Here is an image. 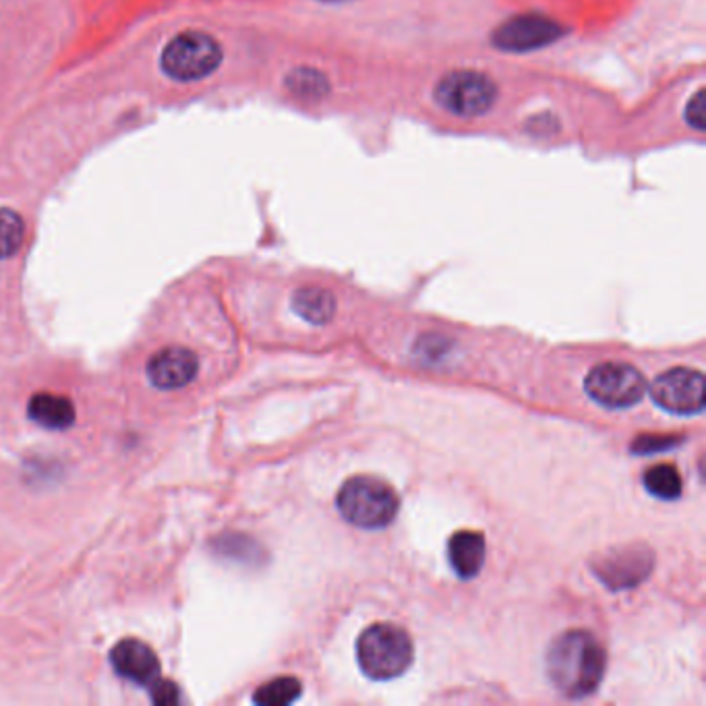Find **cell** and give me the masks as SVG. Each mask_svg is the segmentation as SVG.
Masks as SVG:
<instances>
[{"mask_svg": "<svg viewBox=\"0 0 706 706\" xmlns=\"http://www.w3.org/2000/svg\"><path fill=\"white\" fill-rule=\"evenodd\" d=\"M642 482L651 496L663 499V501H674L682 496V489H684L679 470L674 465L651 466L644 473Z\"/></svg>", "mask_w": 706, "mask_h": 706, "instance_id": "15", "label": "cell"}, {"mask_svg": "<svg viewBox=\"0 0 706 706\" xmlns=\"http://www.w3.org/2000/svg\"><path fill=\"white\" fill-rule=\"evenodd\" d=\"M114 672L139 686H152L160 677V661L142 641L125 638L111 651Z\"/></svg>", "mask_w": 706, "mask_h": 706, "instance_id": "10", "label": "cell"}, {"mask_svg": "<svg viewBox=\"0 0 706 706\" xmlns=\"http://www.w3.org/2000/svg\"><path fill=\"white\" fill-rule=\"evenodd\" d=\"M498 100V85L477 71H454L435 85V102L448 113L475 118Z\"/></svg>", "mask_w": 706, "mask_h": 706, "instance_id": "5", "label": "cell"}, {"mask_svg": "<svg viewBox=\"0 0 706 706\" xmlns=\"http://www.w3.org/2000/svg\"><path fill=\"white\" fill-rule=\"evenodd\" d=\"M415 658V644L406 630L394 624H373L356 641V661L375 682L401 677Z\"/></svg>", "mask_w": 706, "mask_h": 706, "instance_id": "3", "label": "cell"}, {"mask_svg": "<svg viewBox=\"0 0 706 706\" xmlns=\"http://www.w3.org/2000/svg\"><path fill=\"white\" fill-rule=\"evenodd\" d=\"M28 415L33 423H38L44 429L52 432H61L73 425L75 421V406L73 402L59 394H49V392H40L32 396V401L28 404Z\"/></svg>", "mask_w": 706, "mask_h": 706, "instance_id": "13", "label": "cell"}, {"mask_svg": "<svg viewBox=\"0 0 706 706\" xmlns=\"http://www.w3.org/2000/svg\"><path fill=\"white\" fill-rule=\"evenodd\" d=\"M651 396L667 413L700 415L705 408V375L688 367L665 371L651 385Z\"/></svg>", "mask_w": 706, "mask_h": 706, "instance_id": "7", "label": "cell"}, {"mask_svg": "<svg viewBox=\"0 0 706 706\" xmlns=\"http://www.w3.org/2000/svg\"><path fill=\"white\" fill-rule=\"evenodd\" d=\"M149 688H152V700H154L156 705L170 706L180 703L177 684L170 682V679H160V677H158Z\"/></svg>", "mask_w": 706, "mask_h": 706, "instance_id": "20", "label": "cell"}, {"mask_svg": "<svg viewBox=\"0 0 706 706\" xmlns=\"http://www.w3.org/2000/svg\"><path fill=\"white\" fill-rule=\"evenodd\" d=\"M485 553V537L477 530H458L449 537V565L456 572V577L463 580H470L481 572Z\"/></svg>", "mask_w": 706, "mask_h": 706, "instance_id": "12", "label": "cell"}, {"mask_svg": "<svg viewBox=\"0 0 706 706\" xmlns=\"http://www.w3.org/2000/svg\"><path fill=\"white\" fill-rule=\"evenodd\" d=\"M222 63L220 44L204 32L178 33L162 52V69L175 81H197Z\"/></svg>", "mask_w": 706, "mask_h": 706, "instance_id": "4", "label": "cell"}, {"mask_svg": "<svg viewBox=\"0 0 706 706\" xmlns=\"http://www.w3.org/2000/svg\"><path fill=\"white\" fill-rule=\"evenodd\" d=\"M655 565L653 551L646 546L613 547L593 562L596 578L613 591L634 589L651 574Z\"/></svg>", "mask_w": 706, "mask_h": 706, "instance_id": "8", "label": "cell"}, {"mask_svg": "<svg viewBox=\"0 0 706 706\" xmlns=\"http://www.w3.org/2000/svg\"><path fill=\"white\" fill-rule=\"evenodd\" d=\"M608 657L601 642L586 630H570L556 638L547 653V675L565 698L580 700L596 692Z\"/></svg>", "mask_w": 706, "mask_h": 706, "instance_id": "1", "label": "cell"}, {"mask_svg": "<svg viewBox=\"0 0 706 706\" xmlns=\"http://www.w3.org/2000/svg\"><path fill=\"white\" fill-rule=\"evenodd\" d=\"M292 309L299 318H303L309 323L325 325L336 313V299L330 290L318 289V287L299 289L292 294Z\"/></svg>", "mask_w": 706, "mask_h": 706, "instance_id": "14", "label": "cell"}, {"mask_svg": "<svg viewBox=\"0 0 706 706\" xmlns=\"http://www.w3.org/2000/svg\"><path fill=\"white\" fill-rule=\"evenodd\" d=\"M674 437H638L632 446V451L653 454V451H663V449L674 448Z\"/></svg>", "mask_w": 706, "mask_h": 706, "instance_id": "21", "label": "cell"}, {"mask_svg": "<svg viewBox=\"0 0 706 706\" xmlns=\"http://www.w3.org/2000/svg\"><path fill=\"white\" fill-rule=\"evenodd\" d=\"M199 371V359L189 349L170 346L154 354L147 363L149 382L160 390H178L191 384Z\"/></svg>", "mask_w": 706, "mask_h": 706, "instance_id": "11", "label": "cell"}, {"mask_svg": "<svg viewBox=\"0 0 706 706\" xmlns=\"http://www.w3.org/2000/svg\"><path fill=\"white\" fill-rule=\"evenodd\" d=\"M303 694V686L297 677H276L272 682L263 684L253 694V703L261 706H287L297 703Z\"/></svg>", "mask_w": 706, "mask_h": 706, "instance_id": "16", "label": "cell"}, {"mask_svg": "<svg viewBox=\"0 0 706 706\" xmlns=\"http://www.w3.org/2000/svg\"><path fill=\"white\" fill-rule=\"evenodd\" d=\"M336 506L338 512L353 527L377 530L390 527L396 520L401 498L382 479L359 475L340 487Z\"/></svg>", "mask_w": 706, "mask_h": 706, "instance_id": "2", "label": "cell"}, {"mask_svg": "<svg viewBox=\"0 0 706 706\" xmlns=\"http://www.w3.org/2000/svg\"><path fill=\"white\" fill-rule=\"evenodd\" d=\"M558 38H562V28L541 15L513 17L494 33L496 46L508 52L543 49Z\"/></svg>", "mask_w": 706, "mask_h": 706, "instance_id": "9", "label": "cell"}, {"mask_svg": "<svg viewBox=\"0 0 706 706\" xmlns=\"http://www.w3.org/2000/svg\"><path fill=\"white\" fill-rule=\"evenodd\" d=\"M287 83H289V87L294 94L305 97L321 96V94L328 90V81H325V77H323L321 73H318V71L305 69V66L299 69V71H294V73H290Z\"/></svg>", "mask_w": 706, "mask_h": 706, "instance_id": "18", "label": "cell"}, {"mask_svg": "<svg viewBox=\"0 0 706 706\" xmlns=\"http://www.w3.org/2000/svg\"><path fill=\"white\" fill-rule=\"evenodd\" d=\"M584 390L605 408H630L646 394V380L641 371L627 363L608 361L586 375Z\"/></svg>", "mask_w": 706, "mask_h": 706, "instance_id": "6", "label": "cell"}, {"mask_svg": "<svg viewBox=\"0 0 706 706\" xmlns=\"http://www.w3.org/2000/svg\"><path fill=\"white\" fill-rule=\"evenodd\" d=\"M25 226L13 209H0V259L15 256L23 245Z\"/></svg>", "mask_w": 706, "mask_h": 706, "instance_id": "17", "label": "cell"}, {"mask_svg": "<svg viewBox=\"0 0 706 706\" xmlns=\"http://www.w3.org/2000/svg\"><path fill=\"white\" fill-rule=\"evenodd\" d=\"M686 121L691 123L696 131H705L706 128V90L700 87L688 102L686 108Z\"/></svg>", "mask_w": 706, "mask_h": 706, "instance_id": "19", "label": "cell"}]
</instances>
